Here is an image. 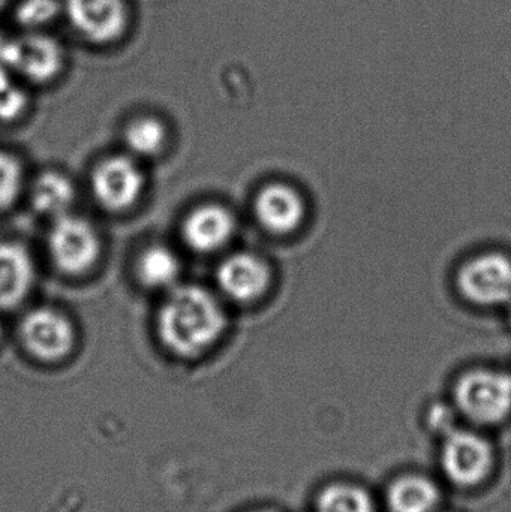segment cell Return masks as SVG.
<instances>
[{"instance_id": "7", "label": "cell", "mask_w": 511, "mask_h": 512, "mask_svg": "<svg viewBox=\"0 0 511 512\" xmlns=\"http://www.w3.org/2000/svg\"><path fill=\"white\" fill-rule=\"evenodd\" d=\"M462 295L479 306H501L511 301V259L489 252L470 259L459 270Z\"/></svg>"}, {"instance_id": "6", "label": "cell", "mask_w": 511, "mask_h": 512, "mask_svg": "<svg viewBox=\"0 0 511 512\" xmlns=\"http://www.w3.org/2000/svg\"><path fill=\"white\" fill-rule=\"evenodd\" d=\"M20 339L36 360L57 363L74 349V325L59 310L36 307L21 319Z\"/></svg>"}, {"instance_id": "15", "label": "cell", "mask_w": 511, "mask_h": 512, "mask_svg": "<svg viewBox=\"0 0 511 512\" xmlns=\"http://www.w3.org/2000/svg\"><path fill=\"white\" fill-rule=\"evenodd\" d=\"M75 188L71 180L57 171H45L33 182L30 203L39 215L59 218L74 204Z\"/></svg>"}, {"instance_id": "24", "label": "cell", "mask_w": 511, "mask_h": 512, "mask_svg": "<svg viewBox=\"0 0 511 512\" xmlns=\"http://www.w3.org/2000/svg\"><path fill=\"white\" fill-rule=\"evenodd\" d=\"M9 0H0V11L5 9V6L8 5Z\"/></svg>"}, {"instance_id": "23", "label": "cell", "mask_w": 511, "mask_h": 512, "mask_svg": "<svg viewBox=\"0 0 511 512\" xmlns=\"http://www.w3.org/2000/svg\"><path fill=\"white\" fill-rule=\"evenodd\" d=\"M9 41L11 39H5L0 36V72L11 71L9 69Z\"/></svg>"}, {"instance_id": "9", "label": "cell", "mask_w": 511, "mask_h": 512, "mask_svg": "<svg viewBox=\"0 0 511 512\" xmlns=\"http://www.w3.org/2000/svg\"><path fill=\"white\" fill-rule=\"evenodd\" d=\"M441 462L453 483L464 487L477 486L491 472L494 451L482 436L453 430L446 436Z\"/></svg>"}, {"instance_id": "18", "label": "cell", "mask_w": 511, "mask_h": 512, "mask_svg": "<svg viewBox=\"0 0 511 512\" xmlns=\"http://www.w3.org/2000/svg\"><path fill=\"white\" fill-rule=\"evenodd\" d=\"M318 512H375L371 495L356 484L327 486L317 499Z\"/></svg>"}, {"instance_id": "17", "label": "cell", "mask_w": 511, "mask_h": 512, "mask_svg": "<svg viewBox=\"0 0 511 512\" xmlns=\"http://www.w3.org/2000/svg\"><path fill=\"white\" fill-rule=\"evenodd\" d=\"M167 128L161 120L144 116L129 123L125 129V143L134 155L152 158L159 155L167 144Z\"/></svg>"}, {"instance_id": "10", "label": "cell", "mask_w": 511, "mask_h": 512, "mask_svg": "<svg viewBox=\"0 0 511 512\" xmlns=\"http://www.w3.org/2000/svg\"><path fill=\"white\" fill-rule=\"evenodd\" d=\"M236 230L230 210L219 204H204L192 210L183 221L182 234L186 245L200 254L224 248Z\"/></svg>"}, {"instance_id": "27", "label": "cell", "mask_w": 511, "mask_h": 512, "mask_svg": "<svg viewBox=\"0 0 511 512\" xmlns=\"http://www.w3.org/2000/svg\"><path fill=\"white\" fill-rule=\"evenodd\" d=\"M510 319H511V310H510Z\"/></svg>"}, {"instance_id": "20", "label": "cell", "mask_w": 511, "mask_h": 512, "mask_svg": "<svg viewBox=\"0 0 511 512\" xmlns=\"http://www.w3.org/2000/svg\"><path fill=\"white\" fill-rule=\"evenodd\" d=\"M23 167L11 153L0 150V210L8 209L23 189Z\"/></svg>"}, {"instance_id": "22", "label": "cell", "mask_w": 511, "mask_h": 512, "mask_svg": "<svg viewBox=\"0 0 511 512\" xmlns=\"http://www.w3.org/2000/svg\"><path fill=\"white\" fill-rule=\"evenodd\" d=\"M429 423L438 432H444L446 436L453 432L452 424H450L452 423V417H450V412L447 409H435L431 414Z\"/></svg>"}, {"instance_id": "13", "label": "cell", "mask_w": 511, "mask_h": 512, "mask_svg": "<svg viewBox=\"0 0 511 512\" xmlns=\"http://www.w3.org/2000/svg\"><path fill=\"white\" fill-rule=\"evenodd\" d=\"M255 215L270 233L287 234L302 224L305 204L293 188L276 183L255 198Z\"/></svg>"}, {"instance_id": "16", "label": "cell", "mask_w": 511, "mask_h": 512, "mask_svg": "<svg viewBox=\"0 0 511 512\" xmlns=\"http://www.w3.org/2000/svg\"><path fill=\"white\" fill-rule=\"evenodd\" d=\"M387 502L390 512H434L440 504V490L428 478L407 475L390 486Z\"/></svg>"}, {"instance_id": "12", "label": "cell", "mask_w": 511, "mask_h": 512, "mask_svg": "<svg viewBox=\"0 0 511 512\" xmlns=\"http://www.w3.org/2000/svg\"><path fill=\"white\" fill-rule=\"evenodd\" d=\"M36 267L32 255L17 242H0V309H14L32 291Z\"/></svg>"}, {"instance_id": "26", "label": "cell", "mask_w": 511, "mask_h": 512, "mask_svg": "<svg viewBox=\"0 0 511 512\" xmlns=\"http://www.w3.org/2000/svg\"><path fill=\"white\" fill-rule=\"evenodd\" d=\"M255 512H275V511H255Z\"/></svg>"}, {"instance_id": "4", "label": "cell", "mask_w": 511, "mask_h": 512, "mask_svg": "<svg viewBox=\"0 0 511 512\" xmlns=\"http://www.w3.org/2000/svg\"><path fill=\"white\" fill-rule=\"evenodd\" d=\"M62 5L72 29L90 44H116L128 32V0H63Z\"/></svg>"}, {"instance_id": "14", "label": "cell", "mask_w": 511, "mask_h": 512, "mask_svg": "<svg viewBox=\"0 0 511 512\" xmlns=\"http://www.w3.org/2000/svg\"><path fill=\"white\" fill-rule=\"evenodd\" d=\"M180 259L165 245L147 246L135 261V274L141 285L149 289H170L180 276Z\"/></svg>"}, {"instance_id": "21", "label": "cell", "mask_w": 511, "mask_h": 512, "mask_svg": "<svg viewBox=\"0 0 511 512\" xmlns=\"http://www.w3.org/2000/svg\"><path fill=\"white\" fill-rule=\"evenodd\" d=\"M9 72H0V120H12L26 108V93L12 83Z\"/></svg>"}, {"instance_id": "5", "label": "cell", "mask_w": 511, "mask_h": 512, "mask_svg": "<svg viewBox=\"0 0 511 512\" xmlns=\"http://www.w3.org/2000/svg\"><path fill=\"white\" fill-rule=\"evenodd\" d=\"M93 197L108 212H125L143 195L146 177L131 156L114 155L96 165L92 173Z\"/></svg>"}, {"instance_id": "19", "label": "cell", "mask_w": 511, "mask_h": 512, "mask_svg": "<svg viewBox=\"0 0 511 512\" xmlns=\"http://www.w3.org/2000/svg\"><path fill=\"white\" fill-rule=\"evenodd\" d=\"M63 11L59 0H21L15 9V18L26 32H44V27L53 23Z\"/></svg>"}, {"instance_id": "11", "label": "cell", "mask_w": 511, "mask_h": 512, "mask_svg": "<svg viewBox=\"0 0 511 512\" xmlns=\"http://www.w3.org/2000/svg\"><path fill=\"white\" fill-rule=\"evenodd\" d=\"M218 283L222 291L236 301L257 300L270 283L266 262L251 254L228 256L218 268Z\"/></svg>"}, {"instance_id": "1", "label": "cell", "mask_w": 511, "mask_h": 512, "mask_svg": "<svg viewBox=\"0 0 511 512\" xmlns=\"http://www.w3.org/2000/svg\"><path fill=\"white\" fill-rule=\"evenodd\" d=\"M227 328L218 298L203 286L171 288L156 315L159 342L171 354L195 358L212 348Z\"/></svg>"}, {"instance_id": "2", "label": "cell", "mask_w": 511, "mask_h": 512, "mask_svg": "<svg viewBox=\"0 0 511 512\" xmlns=\"http://www.w3.org/2000/svg\"><path fill=\"white\" fill-rule=\"evenodd\" d=\"M47 246L53 264L68 276L87 273L101 255L96 228L87 219L69 213L54 219Z\"/></svg>"}, {"instance_id": "8", "label": "cell", "mask_w": 511, "mask_h": 512, "mask_svg": "<svg viewBox=\"0 0 511 512\" xmlns=\"http://www.w3.org/2000/svg\"><path fill=\"white\" fill-rule=\"evenodd\" d=\"M65 65V50L53 36L26 32L9 41V69L36 84L53 81Z\"/></svg>"}, {"instance_id": "25", "label": "cell", "mask_w": 511, "mask_h": 512, "mask_svg": "<svg viewBox=\"0 0 511 512\" xmlns=\"http://www.w3.org/2000/svg\"><path fill=\"white\" fill-rule=\"evenodd\" d=\"M0 340H2V328H0Z\"/></svg>"}, {"instance_id": "3", "label": "cell", "mask_w": 511, "mask_h": 512, "mask_svg": "<svg viewBox=\"0 0 511 512\" xmlns=\"http://www.w3.org/2000/svg\"><path fill=\"white\" fill-rule=\"evenodd\" d=\"M456 403L465 417L480 424H497L511 412V375L474 370L459 379Z\"/></svg>"}]
</instances>
